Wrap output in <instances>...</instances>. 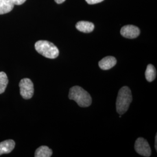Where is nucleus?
I'll return each mask as SVG.
<instances>
[{
  "label": "nucleus",
  "mask_w": 157,
  "mask_h": 157,
  "mask_svg": "<svg viewBox=\"0 0 157 157\" xmlns=\"http://www.w3.org/2000/svg\"><path fill=\"white\" fill-rule=\"evenodd\" d=\"M15 147V142L13 140H6L0 143V155L10 154Z\"/></svg>",
  "instance_id": "nucleus-8"
},
{
  "label": "nucleus",
  "mask_w": 157,
  "mask_h": 157,
  "mask_svg": "<svg viewBox=\"0 0 157 157\" xmlns=\"http://www.w3.org/2000/svg\"><path fill=\"white\" fill-rule=\"evenodd\" d=\"M26 0H12L13 4L17 6H20L23 4Z\"/></svg>",
  "instance_id": "nucleus-15"
},
{
  "label": "nucleus",
  "mask_w": 157,
  "mask_h": 157,
  "mask_svg": "<svg viewBox=\"0 0 157 157\" xmlns=\"http://www.w3.org/2000/svg\"><path fill=\"white\" fill-rule=\"evenodd\" d=\"M52 155V150L48 147L40 146L35 152V157H50Z\"/></svg>",
  "instance_id": "nucleus-11"
},
{
  "label": "nucleus",
  "mask_w": 157,
  "mask_h": 157,
  "mask_svg": "<svg viewBox=\"0 0 157 157\" xmlns=\"http://www.w3.org/2000/svg\"><path fill=\"white\" fill-rule=\"evenodd\" d=\"M20 94L25 100L30 99L34 94V85L32 80L28 78H22L19 84Z\"/></svg>",
  "instance_id": "nucleus-4"
},
{
  "label": "nucleus",
  "mask_w": 157,
  "mask_h": 157,
  "mask_svg": "<svg viewBox=\"0 0 157 157\" xmlns=\"http://www.w3.org/2000/svg\"><path fill=\"white\" fill-rule=\"evenodd\" d=\"M140 33V29L133 25H126L121 30V35L127 39H135Z\"/></svg>",
  "instance_id": "nucleus-6"
},
{
  "label": "nucleus",
  "mask_w": 157,
  "mask_h": 157,
  "mask_svg": "<svg viewBox=\"0 0 157 157\" xmlns=\"http://www.w3.org/2000/svg\"><path fill=\"white\" fill-rule=\"evenodd\" d=\"M155 148L157 150V135L155 136Z\"/></svg>",
  "instance_id": "nucleus-17"
},
{
  "label": "nucleus",
  "mask_w": 157,
  "mask_h": 157,
  "mask_svg": "<svg viewBox=\"0 0 157 157\" xmlns=\"http://www.w3.org/2000/svg\"><path fill=\"white\" fill-rule=\"evenodd\" d=\"M8 82L6 74L4 72H0V94L5 91Z\"/></svg>",
  "instance_id": "nucleus-13"
},
{
  "label": "nucleus",
  "mask_w": 157,
  "mask_h": 157,
  "mask_svg": "<svg viewBox=\"0 0 157 157\" xmlns=\"http://www.w3.org/2000/svg\"><path fill=\"white\" fill-rule=\"evenodd\" d=\"M132 101V95L130 89L127 86L122 87L119 91L116 102L117 111L118 113L122 115L127 112Z\"/></svg>",
  "instance_id": "nucleus-2"
},
{
  "label": "nucleus",
  "mask_w": 157,
  "mask_h": 157,
  "mask_svg": "<svg viewBox=\"0 0 157 157\" xmlns=\"http://www.w3.org/2000/svg\"><path fill=\"white\" fill-rule=\"evenodd\" d=\"M117 59L115 57L108 56L102 58L98 62V65L101 69L106 71L113 67L117 64Z\"/></svg>",
  "instance_id": "nucleus-7"
},
{
  "label": "nucleus",
  "mask_w": 157,
  "mask_h": 157,
  "mask_svg": "<svg viewBox=\"0 0 157 157\" xmlns=\"http://www.w3.org/2000/svg\"><path fill=\"white\" fill-rule=\"evenodd\" d=\"M135 151L139 154L144 157H148L151 156V150L150 146L147 141L144 138H138L135 144Z\"/></svg>",
  "instance_id": "nucleus-5"
},
{
  "label": "nucleus",
  "mask_w": 157,
  "mask_h": 157,
  "mask_svg": "<svg viewBox=\"0 0 157 157\" xmlns=\"http://www.w3.org/2000/svg\"><path fill=\"white\" fill-rule=\"evenodd\" d=\"M54 1L56 2L57 4H62V3H63L65 0H54Z\"/></svg>",
  "instance_id": "nucleus-16"
},
{
  "label": "nucleus",
  "mask_w": 157,
  "mask_h": 157,
  "mask_svg": "<svg viewBox=\"0 0 157 157\" xmlns=\"http://www.w3.org/2000/svg\"><path fill=\"white\" fill-rule=\"evenodd\" d=\"M103 1L104 0H86V1L90 5L98 4V3H100L102 1Z\"/></svg>",
  "instance_id": "nucleus-14"
},
{
  "label": "nucleus",
  "mask_w": 157,
  "mask_h": 157,
  "mask_svg": "<svg viewBox=\"0 0 157 157\" xmlns=\"http://www.w3.org/2000/svg\"><path fill=\"white\" fill-rule=\"evenodd\" d=\"M69 98L73 100L80 107H88L91 105L92 99L90 94L80 86H73L69 90Z\"/></svg>",
  "instance_id": "nucleus-1"
},
{
  "label": "nucleus",
  "mask_w": 157,
  "mask_h": 157,
  "mask_svg": "<svg viewBox=\"0 0 157 157\" xmlns=\"http://www.w3.org/2000/svg\"><path fill=\"white\" fill-rule=\"evenodd\" d=\"M12 0H0V15L6 14L11 11L14 7Z\"/></svg>",
  "instance_id": "nucleus-10"
},
{
  "label": "nucleus",
  "mask_w": 157,
  "mask_h": 157,
  "mask_svg": "<svg viewBox=\"0 0 157 157\" xmlns=\"http://www.w3.org/2000/svg\"><path fill=\"white\" fill-rule=\"evenodd\" d=\"M156 75L157 71L155 67L151 64L148 65L145 72V76L147 80L149 82H151L156 78Z\"/></svg>",
  "instance_id": "nucleus-12"
},
{
  "label": "nucleus",
  "mask_w": 157,
  "mask_h": 157,
  "mask_svg": "<svg viewBox=\"0 0 157 157\" xmlns=\"http://www.w3.org/2000/svg\"><path fill=\"white\" fill-rule=\"evenodd\" d=\"M35 49L45 58L55 59L59 56V50L53 43L46 40H39L35 43Z\"/></svg>",
  "instance_id": "nucleus-3"
},
{
  "label": "nucleus",
  "mask_w": 157,
  "mask_h": 157,
  "mask_svg": "<svg viewBox=\"0 0 157 157\" xmlns=\"http://www.w3.org/2000/svg\"><path fill=\"white\" fill-rule=\"evenodd\" d=\"M76 28L81 32L89 33L92 32L94 29V25L87 21H80L76 23Z\"/></svg>",
  "instance_id": "nucleus-9"
}]
</instances>
